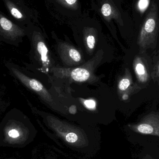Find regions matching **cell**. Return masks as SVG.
Instances as JSON below:
<instances>
[{"label": "cell", "mask_w": 159, "mask_h": 159, "mask_svg": "<svg viewBox=\"0 0 159 159\" xmlns=\"http://www.w3.org/2000/svg\"><path fill=\"white\" fill-rule=\"evenodd\" d=\"M26 27H20L0 10V41L19 47L26 36Z\"/></svg>", "instance_id": "7a4b0ae2"}, {"label": "cell", "mask_w": 159, "mask_h": 159, "mask_svg": "<svg viewBox=\"0 0 159 159\" xmlns=\"http://www.w3.org/2000/svg\"><path fill=\"white\" fill-rule=\"evenodd\" d=\"M8 103L4 99L3 96L2 92L0 91V113L5 111L7 107L8 106Z\"/></svg>", "instance_id": "30bf717a"}, {"label": "cell", "mask_w": 159, "mask_h": 159, "mask_svg": "<svg viewBox=\"0 0 159 159\" xmlns=\"http://www.w3.org/2000/svg\"><path fill=\"white\" fill-rule=\"evenodd\" d=\"M144 159H154L151 158V157H150V156H147V157H145Z\"/></svg>", "instance_id": "d6986e66"}, {"label": "cell", "mask_w": 159, "mask_h": 159, "mask_svg": "<svg viewBox=\"0 0 159 159\" xmlns=\"http://www.w3.org/2000/svg\"><path fill=\"white\" fill-rule=\"evenodd\" d=\"M102 12L105 16H109L112 13V8L110 4L105 3L103 5L102 7Z\"/></svg>", "instance_id": "ba28073f"}, {"label": "cell", "mask_w": 159, "mask_h": 159, "mask_svg": "<svg viewBox=\"0 0 159 159\" xmlns=\"http://www.w3.org/2000/svg\"><path fill=\"white\" fill-rule=\"evenodd\" d=\"M84 103L85 106L89 109H93L96 105L95 102L92 100H85L84 102Z\"/></svg>", "instance_id": "5bb4252c"}, {"label": "cell", "mask_w": 159, "mask_h": 159, "mask_svg": "<svg viewBox=\"0 0 159 159\" xmlns=\"http://www.w3.org/2000/svg\"></svg>", "instance_id": "ffe728a7"}, {"label": "cell", "mask_w": 159, "mask_h": 159, "mask_svg": "<svg viewBox=\"0 0 159 159\" xmlns=\"http://www.w3.org/2000/svg\"><path fill=\"white\" fill-rule=\"evenodd\" d=\"M7 10L9 18L20 27H27L31 24L33 18L32 11L24 0H1Z\"/></svg>", "instance_id": "3957f363"}, {"label": "cell", "mask_w": 159, "mask_h": 159, "mask_svg": "<svg viewBox=\"0 0 159 159\" xmlns=\"http://www.w3.org/2000/svg\"><path fill=\"white\" fill-rule=\"evenodd\" d=\"M149 0H140L138 2V7L141 12H144L149 5Z\"/></svg>", "instance_id": "8fae6325"}, {"label": "cell", "mask_w": 159, "mask_h": 159, "mask_svg": "<svg viewBox=\"0 0 159 159\" xmlns=\"http://www.w3.org/2000/svg\"><path fill=\"white\" fill-rule=\"evenodd\" d=\"M87 43L88 47L90 49H93L95 46V38L93 35H90L87 37Z\"/></svg>", "instance_id": "7c38bea8"}, {"label": "cell", "mask_w": 159, "mask_h": 159, "mask_svg": "<svg viewBox=\"0 0 159 159\" xmlns=\"http://www.w3.org/2000/svg\"><path fill=\"white\" fill-rule=\"evenodd\" d=\"M70 75V78L75 81L83 82L89 79L90 74L86 69L77 68L71 71Z\"/></svg>", "instance_id": "8992f818"}, {"label": "cell", "mask_w": 159, "mask_h": 159, "mask_svg": "<svg viewBox=\"0 0 159 159\" xmlns=\"http://www.w3.org/2000/svg\"><path fill=\"white\" fill-rule=\"evenodd\" d=\"M69 112L70 114H75L76 112V107L75 105L72 106L70 107L69 109Z\"/></svg>", "instance_id": "2e32d148"}, {"label": "cell", "mask_w": 159, "mask_h": 159, "mask_svg": "<svg viewBox=\"0 0 159 159\" xmlns=\"http://www.w3.org/2000/svg\"><path fill=\"white\" fill-rule=\"evenodd\" d=\"M129 127L137 133L159 137V115L149 114L143 118L139 123L129 125Z\"/></svg>", "instance_id": "5b68a950"}, {"label": "cell", "mask_w": 159, "mask_h": 159, "mask_svg": "<svg viewBox=\"0 0 159 159\" xmlns=\"http://www.w3.org/2000/svg\"><path fill=\"white\" fill-rule=\"evenodd\" d=\"M8 135L9 137L13 138H16L18 137L20 135V133L16 129H11L8 131Z\"/></svg>", "instance_id": "9a60e30c"}, {"label": "cell", "mask_w": 159, "mask_h": 159, "mask_svg": "<svg viewBox=\"0 0 159 159\" xmlns=\"http://www.w3.org/2000/svg\"><path fill=\"white\" fill-rule=\"evenodd\" d=\"M135 70L138 75H143L145 74V68L143 64L138 63L135 67Z\"/></svg>", "instance_id": "4fadbf2b"}, {"label": "cell", "mask_w": 159, "mask_h": 159, "mask_svg": "<svg viewBox=\"0 0 159 159\" xmlns=\"http://www.w3.org/2000/svg\"><path fill=\"white\" fill-rule=\"evenodd\" d=\"M66 2L70 5H72L75 3L77 0H65Z\"/></svg>", "instance_id": "e0dca14e"}, {"label": "cell", "mask_w": 159, "mask_h": 159, "mask_svg": "<svg viewBox=\"0 0 159 159\" xmlns=\"http://www.w3.org/2000/svg\"><path fill=\"white\" fill-rule=\"evenodd\" d=\"M158 20L157 5L153 1L141 30L139 36L140 43H147L154 38L157 31Z\"/></svg>", "instance_id": "277c9868"}, {"label": "cell", "mask_w": 159, "mask_h": 159, "mask_svg": "<svg viewBox=\"0 0 159 159\" xmlns=\"http://www.w3.org/2000/svg\"><path fill=\"white\" fill-rule=\"evenodd\" d=\"M130 85V81L128 79H123L120 82L119 89L120 90L124 91L127 89Z\"/></svg>", "instance_id": "9c48e42d"}, {"label": "cell", "mask_w": 159, "mask_h": 159, "mask_svg": "<svg viewBox=\"0 0 159 159\" xmlns=\"http://www.w3.org/2000/svg\"><path fill=\"white\" fill-rule=\"evenodd\" d=\"M66 51H65V57H67L66 60L69 59L70 63L75 64L76 63H79L81 61V57L80 53L77 51L76 49L72 48H66Z\"/></svg>", "instance_id": "52a82bcc"}, {"label": "cell", "mask_w": 159, "mask_h": 159, "mask_svg": "<svg viewBox=\"0 0 159 159\" xmlns=\"http://www.w3.org/2000/svg\"><path fill=\"white\" fill-rule=\"evenodd\" d=\"M128 95L127 94H124L123 96V100H127V99H128Z\"/></svg>", "instance_id": "ac0fdd59"}, {"label": "cell", "mask_w": 159, "mask_h": 159, "mask_svg": "<svg viewBox=\"0 0 159 159\" xmlns=\"http://www.w3.org/2000/svg\"><path fill=\"white\" fill-rule=\"evenodd\" d=\"M48 123L51 129L68 147L82 153H91L98 148L100 139L89 135L82 129L48 117Z\"/></svg>", "instance_id": "6da1fadb"}]
</instances>
